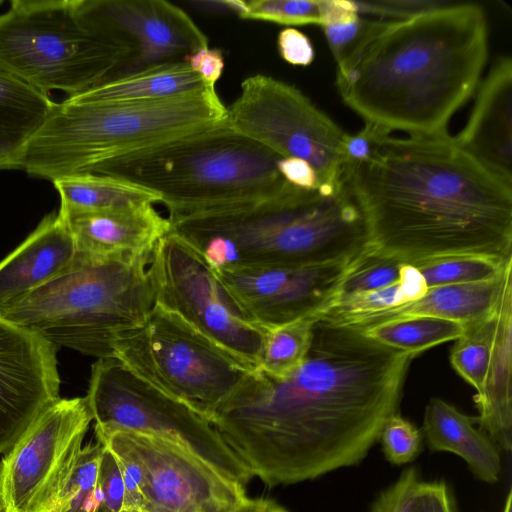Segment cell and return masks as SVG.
Returning <instances> with one entry per match:
<instances>
[{"mask_svg":"<svg viewBox=\"0 0 512 512\" xmlns=\"http://www.w3.org/2000/svg\"><path fill=\"white\" fill-rule=\"evenodd\" d=\"M414 357L320 318L296 370H252L211 424L267 486L314 480L367 456L397 413Z\"/></svg>","mask_w":512,"mask_h":512,"instance_id":"1","label":"cell"},{"mask_svg":"<svg viewBox=\"0 0 512 512\" xmlns=\"http://www.w3.org/2000/svg\"><path fill=\"white\" fill-rule=\"evenodd\" d=\"M344 181L367 246L406 264L443 256L512 258V188L447 133L386 135L364 162L345 163Z\"/></svg>","mask_w":512,"mask_h":512,"instance_id":"2","label":"cell"},{"mask_svg":"<svg viewBox=\"0 0 512 512\" xmlns=\"http://www.w3.org/2000/svg\"><path fill=\"white\" fill-rule=\"evenodd\" d=\"M487 55L484 9L451 2L407 19H375L337 63L336 84L366 123L439 135L478 87Z\"/></svg>","mask_w":512,"mask_h":512,"instance_id":"3","label":"cell"},{"mask_svg":"<svg viewBox=\"0 0 512 512\" xmlns=\"http://www.w3.org/2000/svg\"><path fill=\"white\" fill-rule=\"evenodd\" d=\"M169 222L215 270L348 262L367 245L344 178L310 190L290 184L251 205Z\"/></svg>","mask_w":512,"mask_h":512,"instance_id":"4","label":"cell"},{"mask_svg":"<svg viewBox=\"0 0 512 512\" xmlns=\"http://www.w3.org/2000/svg\"><path fill=\"white\" fill-rule=\"evenodd\" d=\"M282 157L232 129L225 118L201 130L101 162L89 173L127 180L160 197L169 220L251 205L290 184Z\"/></svg>","mask_w":512,"mask_h":512,"instance_id":"5","label":"cell"},{"mask_svg":"<svg viewBox=\"0 0 512 512\" xmlns=\"http://www.w3.org/2000/svg\"><path fill=\"white\" fill-rule=\"evenodd\" d=\"M215 88L175 98L78 104L64 100L22 144L17 169L51 181L222 121Z\"/></svg>","mask_w":512,"mask_h":512,"instance_id":"6","label":"cell"},{"mask_svg":"<svg viewBox=\"0 0 512 512\" xmlns=\"http://www.w3.org/2000/svg\"><path fill=\"white\" fill-rule=\"evenodd\" d=\"M151 257L78 255L63 274L0 311L56 347L113 358V345L155 305Z\"/></svg>","mask_w":512,"mask_h":512,"instance_id":"7","label":"cell"},{"mask_svg":"<svg viewBox=\"0 0 512 512\" xmlns=\"http://www.w3.org/2000/svg\"><path fill=\"white\" fill-rule=\"evenodd\" d=\"M131 48L79 21L73 0H12L0 14V68L34 88L81 94L118 78Z\"/></svg>","mask_w":512,"mask_h":512,"instance_id":"8","label":"cell"},{"mask_svg":"<svg viewBox=\"0 0 512 512\" xmlns=\"http://www.w3.org/2000/svg\"><path fill=\"white\" fill-rule=\"evenodd\" d=\"M113 358L210 423L254 370L156 304L116 340Z\"/></svg>","mask_w":512,"mask_h":512,"instance_id":"9","label":"cell"},{"mask_svg":"<svg viewBox=\"0 0 512 512\" xmlns=\"http://www.w3.org/2000/svg\"><path fill=\"white\" fill-rule=\"evenodd\" d=\"M86 398L96 437L114 430L156 435L183 445L243 485L253 478L208 420L116 358L98 359L92 365Z\"/></svg>","mask_w":512,"mask_h":512,"instance_id":"10","label":"cell"},{"mask_svg":"<svg viewBox=\"0 0 512 512\" xmlns=\"http://www.w3.org/2000/svg\"><path fill=\"white\" fill-rule=\"evenodd\" d=\"M149 272L156 305L252 369L258 367L268 330L243 313L192 245L170 230L151 255Z\"/></svg>","mask_w":512,"mask_h":512,"instance_id":"11","label":"cell"},{"mask_svg":"<svg viewBox=\"0 0 512 512\" xmlns=\"http://www.w3.org/2000/svg\"><path fill=\"white\" fill-rule=\"evenodd\" d=\"M225 120L282 158L308 162L319 186L336 184L343 177L342 144L347 133L288 83L263 74L245 78Z\"/></svg>","mask_w":512,"mask_h":512,"instance_id":"12","label":"cell"},{"mask_svg":"<svg viewBox=\"0 0 512 512\" xmlns=\"http://www.w3.org/2000/svg\"><path fill=\"white\" fill-rule=\"evenodd\" d=\"M93 420L86 397L59 398L0 461V512H55Z\"/></svg>","mask_w":512,"mask_h":512,"instance_id":"13","label":"cell"},{"mask_svg":"<svg viewBox=\"0 0 512 512\" xmlns=\"http://www.w3.org/2000/svg\"><path fill=\"white\" fill-rule=\"evenodd\" d=\"M142 472V512H231L245 485L167 438L120 430Z\"/></svg>","mask_w":512,"mask_h":512,"instance_id":"14","label":"cell"},{"mask_svg":"<svg viewBox=\"0 0 512 512\" xmlns=\"http://www.w3.org/2000/svg\"><path fill=\"white\" fill-rule=\"evenodd\" d=\"M81 24L124 43L132 58L121 76L150 66L181 62L209 40L178 6L163 0H73ZM119 76V77H121Z\"/></svg>","mask_w":512,"mask_h":512,"instance_id":"15","label":"cell"},{"mask_svg":"<svg viewBox=\"0 0 512 512\" xmlns=\"http://www.w3.org/2000/svg\"><path fill=\"white\" fill-rule=\"evenodd\" d=\"M351 262L214 270L243 313L269 330L321 318L335 304Z\"/></svg>","mask_w":512,"mask_h":512,"instance_id":"16","label":"cell"},{"mask_svg":"<svg viewBox=\"0 0 512 512\" xmlns=\"http://www.w3.org/2000/svg\"><path fill=\"white\" fill-rule=\"evenodd\" d=\"M57 349L0 316V454L60 398Z\"/></svg>","mask_w":512,"mask_h":512,"instance_id":"17","label":"cell"},{"mask_svg":"<svg viewBox=\"0 0 512 512\" xmlns=\"http://www.w3.org/2000/svg\"><path fill=\"white\" fill-rule=\"evenodd\" d=\"M457 146L512 188V61L501 57L481 83Z\"/></svg>","mask_w":512,"mask_h":512,"instance_id":"18","label":"cell"},{"mask_svg":"<svg viewBox=\"0 0 512 512\" xmlns=\"http://www.w3.org/2000/svg\"><path fill=\"white\" fill-rule=\"evenodd\" d=\"M60 214L74 238L78 255L86 257H151L160 239L171 230L168 218L161 216L153 204Z\"/></svg>","mask_w":512,"mask_h":512,"instance_id":"19","label":"cell"},{"mask_svg":"<svg viewBox=\"0 0 512 512\" xmlns=\"http://www.w3.org/2000/svg\"><path fill=\"white\" fill-rule=\"evenodd\" d=\"M77 256L64 217L59 212L45 216L0 262V311L66 272Z\"/></svg>","mask_w":512,"mask_h":512,"instance_id":"20","label":"cell"},{"mask_svg":"<svg viewBox=\"0 0 512 512\" xmlns=\"http://www.w3.org/2000/svg\"><path fill=\"white\" fill-rule=\"evenodd\" d=\"M512 266L505 273L495 309V332L483 387L474 401L478 428L500 451L512 448Z\"/></svg>","mask_w":512,"mask_h":512,"instance_id":"21","label":"cell"},{"mask_svg":"<svg viewBox=\"0 0 512 512\" xmlns=\"http://www.w3.org/2000/svg\"><path fill=\"white\" fill-rule=\"evenodd\" d=\"M474 423V418L433 397L425 407L422 431L430 450L453 453L478 479L496 483L501 473L500 450Z\"/></svg>","mask_w":512,"mask_h":512,"instance_id":"22","label":"cell"},{"mask_svg":"<svg viewBox=\"0 0 512 512\" xmlns=\"http://www.w3.org/2000/svg\"><path fill=\"white\" fill-rule=\"evenodd\" d=\"M511 266L512 262L508 263L501 276L493 280L427 288L417 300L368 316L354 327L364 328L413 316L442 318L462 325L483 320L493 315L505 273Z\"/></svg>","mask_w":512,"mask_h":512,"instance_id":"23","label":"cell"},{"mask_svg":"<svg viewBox=\"0 0 512 512\" xmlns=\"http://www.w3.org/2000/svg\"><path fill=\"white\" fill-rule=\"evenodd\" d=\"M215 88L183 61L162 63L101 83L66 100L78 104L153 101Z\"/></svg>","mask_w":512,"mask_h":512,"instance_id":"24","label":"cell"},{"mask_svg":"<svg viewBox=\"0 0 512 512\" xmlns=\"http://www.w3.org/2000/svg\"><path fill=\"white\" fill-rule=\"evenodd\" d=\"M61 199L59 212L118 210L160 202L154 192L124 179L78 173L52 181Z\"/></svg>","mask_w":512,"mask_h":512,"instance_id":"25","label":"cell"},{"mask_svg":"<svg viewBox=\"0 0 512 512\" xmlns=\"http://www.w3.org/2000/svg\"><path fill=\"white\" fill-rule=\"evenodd\" d=\"M42 92L0 68V137L23 144L57 107Z\"/></svg>","mask_w":512,"mask_h":512,"instance_id":"26","label":"cell"},{"mask_svg":"<svg viewBox=\"0 0 512 512\" xmlns=\"http://www.w3.org/2000/svg\"><path fill=\"white\" fill-rule=\"evenodd\" d=\"M427 290L423 276L405 264L400 280L388 287L339 298L321 318L338 325L354 326L360 320L417 300Z\"/></svg>","mask_w":512,"mask_h":512,"instance_id":"27","label":"cell"},{"mask_svg":"<svg viewBox=\"0 0 512 512\" xmlns=\"http://www.w3.org/2000/svg\"><path fill=\"white\" fill-rule=\"evenodd\" d=\"M360 329L382 345L417 356L436 345L456 340L462 334L464 325L442 318L413 316Z\"/></svg>","mask_w":512,"mask_h":512,"instance_id":"28","label":"cell"},{"mask_svg":"<svg viewBox=\"0 0 512 512\" xmlns=\"http://www.w3.org/2000/svg\"><path fill=\"white\" fill-rule=\"evenodd\" d=\"M319 319L307 317L269 329L257 368L276 378L291 374L304 361Z\"/></svg>","mask_w":512,"mask_h":512,"instance_id":"29","label":"cell"},{"mask_svg":"<svg viewBox=\"0 0 512 512\" xmlns=\"http://www.w3.org/2000/svg\"><path fill=\"white\" fill-rule=\"evenodd\" d=\"M512 258L502 260L480 255H453L425 259L413 265L427 288L489 281L503 273Z\"/></svg>","mask_w":512,"mask_h":512,"instance_id":"30","label":"cell"},{"mask_svg":"<svg viewBox=\"0 0 512 512\" xmlns=\"http://www.w3.org/2000/svg\"><path fill=\"white\" fill-rule=\"evenodd\" d=\"M495 332V311L483 320L464 325L450 351L453 369L480 392L489 365Z\"/></svg>","mask_w":512,"mask_h":512,"instance_id":"31","label":"cell"},{"mask_svg":"<svg viewBox=\"0 0 512 512\" xmlns=\"http://www.w3.org/2000/svg\"><path fill=\"white\" fill-rule=\"evenodd\" d=\"M405 264L366 245L362 252L352 260L341 284L337 300L393 285L400 280Z\"/></svg>","mask_w":512,"mask_h":512,"instance_id":"32","label":"cell"},{"mask_svg":"<svg viewBox=\"0 0 512 512\" xmlns=\"http://www.w3.org/2000/svg\"><path fill=\"white\" fill-rule=\"evenodd\" d=\"M101 452L99 442L83 447L55 512H98L102 504V493L98 486Z\"/></svg>","mask_w":512,"mask_h":512,"instance_id":"33","label":"cell"},{"mask_svg":"<svg viewBox=\"0 0 512 512\" xmlns=\"http://www.w3.org/2000/svg\"><path fill=\"white\" fill-rule=\"evenodd\" d=\"M374 20L362 17L352 1L324 0V22L321 27L337 63L360 42Z\"/></svg>","mask_w":512,"mask_h":512,"instance_id":"34","label":"cell"},{"mask_svg":"<svg viewBox=\"0 0 512 512\" xmlns=\"http://www.w3.org/2000/svg\"><path fill=\"white\" fill-rule=\"evenodd\" d=\"M242 19L274 22L280 25L322 26L324 0H250Z\"/></svg>","mask_w":512,"mask_h":512,"instance_id":"35","label":"cell"},{"mask_svg":"<svg viewBox=\"0 0 512 512\" xmlns=\"http://www.w3.org/2000/svg\"><path fill=\"white\" fill-rule=\"evenodd\" d=\"M379 441L386 459L392 464L402 465L418 456L422 435L410 421L395 413L384 423Z\"/></svg>","mask_w":512,"mask_h":512,"instance_id":"36","label":"cell"},{"mask_svg":"<svg viewBox=\"0 0 512 512\" xmlns=\"http://www.w3.org/2000/svg\"><path fill=\"white\" fill-rule=\"evenodd\" d=\"M361 14L374 15L380 20H402L450 4L439 0H375L352 1Z\"/></svg>","mask_w":512,"mask_h":512,"instance_id":"37","label":"cell"},{"mask_svg":"<svg viewBox=\"0 0 512 512\" xmlns=\"http://www.w3.org/2000/svg\"><path fill=\"white\" fill-rule=\"evenodd\" d=\"M98 486L102 493L100 508L103 512H125L122 472L113 453L103 445L98 468Z\"/></svg>","mask_w":512,"mask_h":512,"instance_id":"38","label":"cell"},{"mask_svg":"<svg viewBox=\"0 0 512 512\" xmlns=\"http://www.w3.org/2000/svg\"><path fill=\"white\" fill-rule=\"evenodd\" d=\"M420 482L414 467L405 469L392 485L377 496L371 512H413Z\"/></svg>","mask_w":512,"mask_h":512,"instance_id":"39","label":"cell"},{"mask_svg":"<svg viewBox=\"0 0 512 512\" xmlns=\"http://www.w3.org/2000/svg\"><path fill=\"white\" fill-rule=\"evenodd\" d=\"M391 132L372 123L353 135L346 134L342 144L345 163H359L368 160L374 153L383 137Z\"/></svg>","mask_w":512,"mask_h":512,"instance_id":"40","label":"cell"},{"mask_svg":"<svg viewBox=\"0 0 512 512\" xmlns=\"http://www.w3.org/2000/svg\"><path fill=\"white\" fill-rule=\"evenodd\" d=\"M277 46L280 56L291 65L308 66L314 60L315 52L310 39L295 28L282 29L277 37Z\"/></svg>","mask_w":512,"mask_h":512,"instance_id":"41","label":"cell"},{"mask_svg":"<svg viewBox=\"0 0 512 512\" xmlns=\"http://www.w3.org/2000/svg\"><path fill=\"white\" fill-rule=\"evenodd\" d=\"M195 73L210 86L215 87L224 69V57L218 48L203 47L183 59Z\"/></svg>","mask_w":512,"mask_h":512,"instance_id":"42","label":"cell"},{"mask_svg":"<svg viewBox=\"0 0 512 512\" xmlns=\"http://www.w3.org/2000/svg\"><path fill=\"white\" fill-rule=\"evenodd\" d=\"M413 512H453L448 488L443 481L420 482Z\"/></svg>","mask_w":512,"mask_h":512,"instance_id":"43","label":"cell"},{"mask_svg":"<svg viewBox=\"0 0 512 512\" xmlns=\"http://www.w3.org/2000/svg\"><path fill=\"white\" fill-rule=\"evenodd\" d=\"M277 169L282 177L291 185L301 189H316L319 180L311 165L298 158H281L277 162Z\"/></svg>","mask_w":512,"mask_h":512,"instance_id":"44","label":"cell"},{"mask_svg":"<svg viewBox=\"0 0 512 512\" xmlns=\"http://www.w3.org/2000/svg\"><path fill=\"white\" fill-rule=\"evenodd\" d=\"M189 3L197 10L208 14L227 15L235 14L240 18L246 13V1L226 0V1H189Z\"/></svg>","mask_w":512,"mask_h":512,"instance_id":"45","label":"cell"},{"mask_svg":"<svg viewBox=\"0 0 512 512\" xmlns=\"http://www.w3.org/2000/svg\"><path fill=\"white\" fill-rule=\"evenodd\" d=\"M231 512H289L275 500L265 497H247L238 507Z\"/></svg>","mask_w":512,"mask_h":512,"instance_id":"46","label":"cell"},{"mask_svg":"<svg viewBox=\"0 0 512 512\" xmlns=\"http://www.w3.org/2000/svg\"><path fill=\"white\" fill-rule=\"evenodd\" d=\"M22 145L0 137V169H17V159Z\"/></svg>","mask_w":512,"mask_h":512,"instance_id":"47","label":"cell"},{"mask_svg":"<svg viewBox=\"0 0 512 512\" xmlns=\"http://www.w3.org/2000/svg\"><path fill=\"white\" fill-rule=\"evenodd\" d=\"M503 512H512V492L507 495Z\"/></svg>","mask_w":512,"mask_h":512,"instance_id":"48","label":"cell"},{"mask_svg":"<svg viewBox=\"0 0 512 512\" xmlns=\"http://www.w3.org/2000/svg\"><path fill=\"white\" fill-rule=\"evenodd\" d=\"M3 3H4V1H3V0H0V6H1Z\"/></svg>","mask_w":512,"mask_h":512,"instance_id":"49","label":"cell"},{"mask_svg":"<svg viewBox=\"0 0 512 512\" xmlns=\"http://www.w3.org/2000/svg\"><path fill=\"white\" fill-rule=\"evenodd\" d=\"M129 512H142V511H137V510H134V511H129Z\"/></svg>","mask_w":512,"mask_h":512,"instance_id":"50","label":"cell"},{"mask_svg":"<svg viewBox=\"0 0 512 512\" xmlns=\"http://www.w3.org/2000/svg\"><path fill=\"white\" fill-rule=\"evenodd\" d=\"M98 512H102V510L99 508Z\"/></svg>","mask_w":512,"mask_h":512,"instance_id":"51","label":"cell"}]
</instances>
